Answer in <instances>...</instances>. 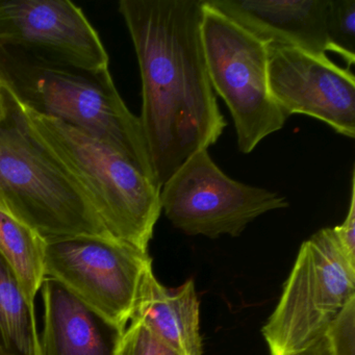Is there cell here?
<instances>
[{"instance_id": "1", "label": "cell", "mask_w": 355, "mask_h": 355, "mask_svg": "<svg viewBox=\"0 0 355 355\" xmlns=\"http://www.w3.org/2000/svg\"><path fill=\"white\" fill-rule=\"evenodd\" d=\"M142 82L139 117L159 189L227 126L207 74L203 0H121Z\"/></svg>"}, {"instance_id": "2", "label": "cell", "mask_w": 355, "mask_h": 355, "mask_svg": "<svg viewBox=\"0 0 355 355\" xmlns=\"http://www.w3.org/2000/svg\"><path fill=\"white\" fill-rule=\"evenodd\" d=\"M10 96L28 134L82 190L111 236L148 252L162 213L157 184L107 143Z\"/></svg>"}, {"instance_id": "3", "label": "cell", "mask_w": 355, "mask_h": 355, "mask_svg": "<svg viewBox=\"0 0 355 355\" xmlns=\"http://www.w3.org/2000/svg\"><path fill=\"white\" fill-rule=\"evenodd\" d=\"M0 73L24 107L107 143L155 182L140 119L126 107L109 68L49 63L0 46Z\"/></svg>"}, {"instance_id": "4", "label": "cell", "mask_w": 355, "mask_h": 355, "mask_svg": "<svg viewBox=\"0 0 355 355\" xmlns=\"http://www.w3.org/2000/svg\"><path fill=\"white\" fill-rule=\"evenodd\" d=\"M9 101L0 123V194L45 241L111 236L82 190L28 134L10 94Z\"/></svg>"}, {"instance_id": "5", "label": "cell", "mask_w": 355, "mask_h": 355, "mask_svg": "<svg viewBox=\"0 0 355 355\" xmlns=\"http://www.w3.org/2000/svg\"><path fill=\"white\" fill-rule=\"evenodd\" d=\"M355 297V266L334 228L301 245L277 306L263 327L271 355H295L321 338Z\"/></svg>"}, {"instance_id": "6", "label": "cell", "mask_w": 355, "mask_h": 355, "mask_svg": "<svg viewBox=\"0 0 355 355\" xmlns=\"http://www.w3.org/2000/svg\"><path fill=\"white\" fill-rule=\"evenodd\" d=\"M201 40L207 74L227 105L244 155L286 123L268 78L269 44L203 0Z\"/></svg>"}, {"instance_id": "7", "label": "cell", "mask_w": 355, "mask_h": 355, "mask_svg": "<svg viewBox=\"0 0 355 355\" xmlns=\"http://www.w3.org/2000/svg\"><path fill=\"white\" fill-rule=\"evenodd\" d=\"M162 211L189 236H239L259 216L286 209V197L249 186L224 173L207 149L192 155L164 184Z\"/></svg>"}, {"instance_id": "8", "label": "cell", "mask_w": 355, "mask_h": 355, "mask_svg": "<svg viewBox=\"0 0 355 355\" xmlns=\"http://www.w3.org/2000/svg\"><path fill=\"white\" fill-rule=\"evenodd\" d=\"M148 252L111 236L46 241L44 276L58 280L122 330L128 327Z\"/></svg>"}, {"instance_id": "9", "label": "cell", "mask_w": 355, "mask_h": 355, "mask_svg": "<svg viewBox=\"0 0 355 355\" xmlns=\"http://www.w3.org/2000/svg\"><path fill=\"white\" fill-rule=\"evenodd\" d=\"M0 46L53 64L109 68V55L83 10L67 0L0 1Z\"/></svg>"}, {"instance_id": "10", "label": "cell", "mask_w": 355, "mask_h": 355, "mask_svg": "<svg viewBox=\"0 0 355 355\" xmlns=\"http://www.w3.org/2000/svg\"><path fill=\"white\" fill-rule=\"evenodd\" d=\"M268 78L272 97L286 118L303 114L338 134L355 137V78L327 55L269 44Z\"/></svg>"}, {"instance_id": "11", "label": "cell", "mask_w": 355, "mask_h": 355, "mask_svg": "<svg viewBox=\"0 0 355 355\" xmlns=\"http://www.w3.org/2000/svg\"><path fill=\"white\" fill-rule=\"evenodd\" d=\"M268 44L334 53L326 33L328 0H207Z\"/></svg>"}, {"instance_id": "12", "label": "cell", "mask_w": 355, "mask_h": 355, "mask_svg": "<svg viewBox=\"0 0 355 355\" xmlns=\"http://www.w3.org/2000/svg\"><path fill=\"white\" fill-rule=\"evenodd\" d=\"M41 355H117L124 330L53 278L45 277Z\"/></svg>"}, {"instance_id": "13", "label": "cell", "mask_w": 355, "mask_h": 355, "mask_svg": "<svg viewBox=\"0 0 355 355\" xmlns=\"http://www.w3.org/2000/svg\"><path fill=\"white\" fill-rule=\"evenodd\" d=\"M130 320L148 326L182 355H202L199 301L193 279L168 288L157 282L153 268L147 270Z\"/></svg>"}, {"instance_id": "14", "label": "cell", "mask_w": 355, "mask_h": 355, "mask_svg": "<svg viewBox=\"0 0 355 355\" xmlns=\"http://www.w3.org/2000/svg\"><path fill=\"white\" fill-rule=\"evenodd\" d=\"M45 245L46 241L0 194V253L15 272L33 304L45 278Z\"/></svg>"}, {"instance_id": "15", "label": "cell", "mask_w": 355, "mask_h": 355, "mask_svg": "<svg viewBox=\"0 0 355 355\" xmlns=\"http://www.w3.org/2000/svg\"><path fill=\"white\" fill-rule=\"evenodd\" d=\"M0 349L8 355H41L33 304L7 259L0 253Z\"/></svg>"}, {"instance_id": "16", "label": "cell", "mask_w": 355, "mask_h": 355, "mask_svg": "<svg viewBox=\"0 0 355 355\" xmlns=\"http://www.w3.org/2000/svg\"><path fill=\"white\" fill-rule=\"evenodd\" d=\"M326 33L348 68L355 62V0H328Z\"/></svg>"}, {"instance_id": "17", "label": "cell", "mask_w": 355, "mask_h": 355, "mask_svg": "<svg viewBox=\"0 0 355 355\" xmlns=\"http://www.w3.org/2000/svg\"><path fill=\"white\" fill-rule=\"evenodd\" d=\"M119 345L117 355H182L139 320H130Z\"/></svg>"}, {"instance_id": "18", "label": "cell", "mask_w": 355, "mask_h": 355, "mask_svg": "<svg viewBox=\"0 0 355 355\" xmlns=\"http://www.w3.org/2000/svg\"><path fill=\"white\" fill-rule=\"evenodd\" d=\"M324 336L330 355H355V297L345 305Z\"/></svg>"}, {"instance_id": "19", "label": "cell", "mask_w": 355, "mask_h": 355, "mask_svg": "<svg viewBox=\"0 0 355 355\" xmlns=\"http://www.w3.org/2000/svg\"><path fill=\"white\" fill-rule=\"evenodd\" d=\"M334 234L346 255L347 259L355 266V174L351 178V196L348 213L340 225L334 227Z\"/></svg>"}, {"instance_id": "20", "label": "cell", "mask_w": 355, "mask_h": 355, "mask_svg": "<svg viewBox=\"0 0 355 355\" xmlns=\"http://www.w3.org/2000/svg\"><path fill=\"white\" fill-rule=\"evenodd\" d=\"M295 355H330L325 336H322L311 346Z\"/></svg>"}, {"instance_id": "21", "label": "cell", "mask_w": 355, "mask_h": 355, "mask_svg": "<svg viewBox=\"0 0 355 355\" xmlns=\"http://www.w3.org/2000/svg\"><path fill=\"white\" fill-rule=\"evenodd\" d=\"M10 112L9 93L1 73H0V123L8 117Z\"/></svg>"}, {"instance_id": "22", "label": "cell", "mask_w": 355, "mask_h": 355, "mask_svg": "<svg viewBox=\"0 0 355 355\" xmlns=\"http://www.w3.org/2000/svg\"><path fill=\"white\" fill-rule=\"evenodd\" d=\"M0 355H8V354H7V353L5 352V351L1 350V349H0Z\"/></svg>"}]
</instances>
